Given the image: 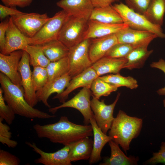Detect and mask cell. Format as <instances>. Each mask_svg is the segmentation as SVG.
Here are the masks:
<instances>
[{
    "mask_svg": "<svg viewBox=\"0 0 165 165\" xmlns=\"http://www.w3.org/2000/svg\"><path fill=\"white\" fill-rule=\"evenodd\" d=\"M33 128L37 136L46 138L51 142L64 145L82 138L93 136L91 125H81L70 121L66 116L61 117L53 123L41 125L35 124Z\"/></svg>",
    "mask_w": 165,
    "mask_h": 165,
    "instance_id": "6da1fadb",
    "label": "cell"
},
{
    "mask_svg": "<svg viewBox=\"0 0 165 165\" xmlns=\"http://www.w3.org/2000/svg\"><path fill=\"white\" fill-rule=\"evenodd\" d=\"M0 83L5 101L15 114L28 118L48 119L56 116L50 115L31 106L26 101L23 89L13 83L0 72Z\"/></svg>",
    "mask_w": 165,
    "mask_h": 165,
    "instance_id": "7a4b0ae2",
    "label": "cell"
},
{
    "mask_svg": "<svg viewBox=\"0 0 165 165\" xmlns=\"http://www.w3.org/2000/svg\"><path fill=\"white\" fill-rule=\"evenodd\" d=\"M142 123V119L129 116L120 110L112 122L108 136L126 153L132 140L139 135Z\"/></svg>",
    "mask_w": 165,
    "mask_h": 165,
    "instance_id": "3957f363",
    "label": "cell"
},
{
    "mask_svg": "<svg viewBox=\"0 0 165 165\" xmlns=\"http://www.w3.org/2000/svg\"><path fill=\"white\" fill-rule=\"evenodd\" d=\"M112 6L120 15L123 23L128 27L135 30L150 31L158 37L165 38V34L161 27L151 23L143 14L135 11L122 2Z\"/></svg>",
    "mask_w": 165,
    "mask_h": 165,
    "instance_id": "277c9868",
    "label": "cell"
},
{
    "mask_svg": "<svg viewBox=\"0 0 165 165\" xmlns=\"http://www.w3.org/2000/svg\"><path fill=\"white\" fill-rule=\"evenodd\" d=\"M89 20L70 15L63 25L57 39L69 49L78 45L84 40Z\"/></svg>",
    "mask_w": 165,
    "mask_h": 165,
    "instance_id": "5b68a950",
    "label": "cell"
},
{
    "mask_svg": "<svg viewBox=\"0 0 165 165\" xmlns=\"http://www.w3.org/2000/svg\"><path fill=\"white\" fill-rule=\"evenodd\" d=\"M70 16L63 9L56 13L34 36L31 38L30 45H42L57 39L63 25Z\"/></svg>",
    "mask_w": 165,
    "mask_h": 165,
    "instance_id": "8992f818",
    "label": "cell"
},
{
    "mask_svg": "<svg viewBox=\"0 0 165 165\" xmlns=\"http://www.w3.org/2000/svg\"><path fill=\"white\" fill-rule=\"evenodd\" d=\"M90 42L91 39H85L69 49L68 56L69 63L68 73L72 79L90 67L93 64L89 54Z\"/></svg>",
    "mask_w": 165,
    "mask_h": 165,
    "instance_id": "52a82bcc",
    "label": "cell"
},
{
    "mask_svg": "<svg viewBox=\"0 0 165 165\" xmlns=\"http://www.w3.org/2000/svg\"><path fill=\"white\" fill-rule=\"evenodd\" d=\"M92 95L90 89L83 87L76 95L69 100L57 106L49 108V112L54 114L59 109L71 108L78 110L83 116L86 125L90 123L94 115L91 107L90 97Z\"/></svg>",
    "mask_w": 165,
    "mask_h": 165,
    "instance_id": "ba28073f",
    "label": "cell"
},
{
    "mask_svg": "<svg viewBox=\"0 0 165 165\" xmlns=\"http://www.w3.org/2000/svg\"><path fill=\"white\" fill-rule=\"evenodd\" d=\"M14 24L25 36L32 38L50 19L47 13H25L10 16Z\"/></svg>",
    "mask_w": 165,
    "mask_h": 165,
    "instance_id": "9c48e42d",
    "label": "cell"
},
{
    "mask_svg": "<svg viewBox=\"0 0 165 165\" xmlns=\"http://www.w3.org/2000/svg\"><path fill=\"white\" fill-rule=\"evenodd\" d=\"M120 95V93H118L114 101L109 105L105 104L104 99L100 101L92 95L91 107L94 118L98 127L105 134L110 129L115 118L113 116V111Z\"/></svg>",
    "mask_w": 165,
    "mask_h": 165,
    "instance_id": "30bf717a",
    "label": "cell"
},
{
    "mask_svg": "<svg viewBox=\"0 0 165 165\" xmlns=\"http://www.w3.org/2000/svg\"><path fill=\"white\" fill-rule=\"evenodd\" d=\"M29 61L28 54L25 51L23 50L19 64L18 71L21 75L25 98L29 105L34 107L39 101L33 86Z\"/></svg>",
    "mask_w": 165,
    "mask_h": 165,
    "instance_id": "8fae6325",
    "label": "cell"
},
{
    "mask_svg": "<svg viewBox=\"0 0 165 165\" xmlns=\"http://www.w3.org/2000/svg\"><path fill=\"white\" fill-rule=\"evenodd\" d=\"M23 50H18L7 55L0 53V71L15 84L22 88L21 77L18 71Z\"/></svg>",
    "mask_w": 165,
    "mask_h": 165,
    "instance_id": "7c38bea8",
    "label": "cell"
},
{
    "mask_svg": "<svg viewBox=\"0 0 165 165\" xmlns=\"http://www.w3.org/2000/svg\"><path fill=\"white\" fill-rule=\"evenodd\" d=\"M118 42L130 44L134 48L146 46L158 37L155 34L148 31L135 30L128 27L116 33Z\"/></svg>",
    "mask_w": 165,
    "mask_h": 165,
    "instance_id": "4fadbf2b",
    "label": "cell"
},
{
    "mask_svg": "<svg viewBox=\"0 0 165 165\" xmlns=\"http://www.w3.org/2000/svg\"><path fill=\"white\" fill-rule=\"evenodd\" d=\"M26 144L32 148L33 150L39 154L40 157L35 159L36 163L44 165H71V162L68 156L69 146L65 145L56 152L48 153L39 148L34 142H26Z\"/></svg>",
    "mask_w": 165,
    "mask_h": 165,
    "instance_id": "5bb4252c",
    "label": "cell"
},
{
    "mask_svg": "<svg viewBox=\"0 0 165 165\" xmlns=\"http://www.w3.org/2000/svg\"><path fill=\"white\" fill-rule=\"evenodd\" d=\"M30 44L31 38L26 37L20 31L14 24L10 16L6 33L5 47L0 53L8 54L16 50H23L26 46Z\"/></svg>",
    "mask_w": 165,
    "mask_h": 165,
    "instance_id": "9a60e30c",
    "label": "cell"
},
{
    "mask_svg": "<svg viewBox=\"0 0 165 165\" xmlns=\"http://www.w3.org/2000/svg\"><path fill=\"white\" fill-rule=\"evenodd\" d=\"M98 77L95 70L90 67L72 78L65 89L53 99H57L60 102L63 103L68 99L69 94L76 89L80 87L90 89L92 82Z\"/></svg>",
    "mask_w": 165,
    "mask_h": 165,
    "instance_id": "2e32d148",
    "label": "cell"
},
{
    "mask_svg": "<svg viewBox=\"0 0 165 165\" xmlns=\"http://www.w3.org/2000/svg\"><path fill=\"white\" fill-rule=\"evenodd\" d=\"M128 27L124 23L108 24L89 20L84 39L95 38L116 34Z\"/></svg>",
    "mask_w": 165,
    "mask_h": 165,
    "instance_id": "e0dca14e",
    "label": "cell"
},
{
    "mask_svg": "<svg viewBox=\"0 0 165 165\" xmlns=\"http://www.w3.org/2000/svg\"><path fill=\"white\" fill-rule=\"evenodd\" d=\"M71 79L72 78L68 72L47 83L41 89L36 92L38 101H41L45 106L51 108L48 102L50 96L54 93L58 94L62 92L68 86Z\"/></svg>",
    "mask_w": 165,
    "mask_h": 165,
    "instance_id": "ac0fdd59",
    "label": "cell"
},
{
    "mask_svg": "<svg viewBox=\"0 0 165 165\" xmlns=\"http://www.w3.org/2000/svg\"><path fill=\"white\" fill-rule=\"evenodd\" d=\"M117 43L116 34L91 40L89 54L92 64L104 57L111 48Z\"/></svg>",
    "mask_w": 165,
    "mask_h": 165,
    "instance_id": "d6986e66",
    "label": "cell"
},
{
    "mask_svg": "<svg viewBox=\"0 0 165 165\" xmlns=\"http://www.w3.org/2000/svg\"><path fill=\"white\" fill-rule=\"evenodd\" d=\"M56 5L71 16L89 19L94 8L90 0H60Z\"/></svg>",
    "mask_w": 165,
    "mask_h": 165,
    "instance_id": "ffe728a7",
    "label": "cell"
},
{
    "mask_svg": "<svg viewBox=\"0 0 165 165\" xmlns=\"http://www.w3.org/2000/svg\"><path fill=\"white\" fill-rule=\"evenodd\" d=\"M93 131L94 141L91 154L89 160L92 164L98 162L101 159V151L105 144L112 140L111 138L104 133L97 125L94 115L90 120Z\"/></svg>",
    "mask_w": 165,
    "mask_h": 165,
    "instance_id": "44dd1931",
    "label": "cell"
},
{
    "mask_svg": "<svg viewBox=\"0 0 165 165\" xmlns=\"http://www.w3.org/2000/svg\"><path fill=\"white\" fill-rule=\"evenodd\" d=\"M127 62L126 58H116L105 56L91 66L98 76L108 73H119Z\"/></svg>",
    "mask_w": 165,
    "mask_h": 165,
    "instance_id": "7402d4cb",
    "label": "cell"
},
{
    "mask_svg": "<svg viewBox=\"0 0 165 165\" xmlns=\"http://www.w3.org/2000/svg\"><path fill=\"white\" fill-rule=\"evenodd\" d=\"M93 144V141L87 137L69 145L68 156L71 161L89 160L92 152Z\"/></svg>",
    "mask_w": 165,
    "mask_h": 165,
    "instance_id": "603a6c76",
    "label": "cell"
},
{
    "mask_svg": "<svg viewBox=\"0 0 165 165\" xmlns=\"http://www.w3.org/2000/svg\"><path fill=\"white\" fill-rule=\"evenodd\" d=\"M89 20L108 24L123 23L120 16L112 5L94 8Z\"/></svg>",
    "mask_w": 165,
    "mask_h": 165,
    "instance_id": "cb8c5ba5",
    "label": "cell"
},
{
    "mask_svg": "<svg viewBox=\"0 0 165 165\" xmlns=\"http://www.w3.org/2000/svg\"><path fill=\"white\" fill-rule=\"evenodd\" d=\"M111 150L110 157L100 165H132L137 164L138 159L134 156H127L121 151L119 145L112 140L108 142Z\"/></svg>",
    "mask_w": 165,
    "mask_h": 165,
    "instance_id": "d4e9b609",
    "label": "cell"
},
{
    "mask_svg": "<svg viewBox=\"0 0 165 165\" xmlns=\"http://www.w3.org/2000/svg\"><path fill=\"white\" fill-rule=\"evenodd\" d=\"M147 47L143 46L134 48L125 57L127 62L123 68L131 70L142 67L153 52V50H148Z\"/></svg>",
    "mask_w": 165,
    "mask_h": 165,
    "instance_id": "484cf974",
    "label": "cell"
},
{
    "mask_svg": "<svg viewBox=\"0 0 165 165\" xmlns=\"http://www.w3.org/2000/svg\"><path fill=\"white\" fill-rule=\"evenodd\" d=\"M42 45L44 53L50 62L59 61L68 56L69 53V49L57 39Z\"/></svg>",
    "mask_w": 165,
    "mask_h": 165,
    "instance_id": "4316f807",
    "label": "cell"
},
{
    "mask_svg": "<svg viewBox=\"0 0 165 165\" xmlns=\"http://www.w3.org/2000/svg\"><path fill=\"white\" fill-rule=\"evenodd\" d=\"M165 12V4L163 0H152L143 15L151 23L161 27Z\"/></svg>",
    "mask_w": 165,
    "mask_h": 165,
    "instance_id": "83f0119b",
    "label": "cell"
},
{
    "mask_svg": "<svg viewBox=\"0 0 165 165\" xmlns=\"http://www.w3.org/2000/svg\"><path fill=\"white\" fill-rule=\"evenodd\" d=\"M23 50L28 54L30 65L33 67L39 66L46 68L50 62L44 53L42 45H28Z\"/></svg>",
    "mask_w": 165,
    "mask_h": 165,
    "instance_id": "f1b7e54d",
    "label": "cell"
},
{
    "mask_svg": "<svg viewBox=\"0 0 165 165\" xmlns=\"http://www.w3.org/2000/svg\"><path fill=\"white\" fill-rule=\"evenodd\" d=\"M46 68L48 74L47 83H49L68 72V56L57 61L50 62Z\"/></svg>",
    "mask_w": 165,
    "mask_h": 165,
    "instance_id": "f546056e",
    "label": "cell"
},
{
    "mask_svg": "<svg viewBox=\"0 0 165 165\" xmlns=\"http://www.w3.org/2000/svg\"><path fill=\"white\" fill-rule=\"evenodd\" d=\"M103 81L118 87L125 86L131 89L137 88L138 84L137 80L131 76L124 77L119 73L99 76Z\"/></svg>",
    "mask_w": 165,
    "mask_h": 165,
    "instance_id": "4dcf8cb0",
    "label": "cell"
},
{
    "mask_svg": "<svg viewBox=\"0 0 165 165\" xmlns=\"http://www.w3.org/2000/svg\"><path fill=\"white\" fill-rule=\"evenodd\" d=\"M118 87L106 82L98 76L92 82L90 90L92 96L99 99L101 96H107L112 92L116 91Z\"/></svg>",
    "mask_w": 165,
    "mask_h": 165,
    "instance_id": "1f68e13d",
    "label": "cell"
},
{
    "mask_svg": "<svg viewBox=\"0 0 165 165\" xmlns=\"http://www.w3.org/2000/svg\"><path fill=\"white\" fill-rule=\"evenodd\" d=\"M33 68L32 78L34 89L36 92L47 83L48 74L46 68L39 66Z\"/></svg>",
    "mask_w": 165,
    "mask_h": 165,
    "instance_id": "d6a6232c",
    "label": "cell"
},
{
    "mask_svg": "<svg viewBox=\"0 0 165 165\" xmlns=\"http://www.w3.org/2000/svg\"><path fill=\"white\" fill-rule=\"evenodd\" d=\"M134 48L130 44L118 42L111 48L105 56L116 58H125Z\"/></svg>",
    "mask_w": 165,
    "mask_h": 165,
    "instance_id": "836d02e7",
    "label": "cell"
},
{
    "mask_svg": "<svg viewBox=\"0 0 165 165\" xmlns=\"http://www.w3.org/2000/svg\"><path fill=\"white\" fill-rule=\"evenodd\" d=\"M3 119L0 117V142L9 148H14L18 145L17 142L11 139L12 133L8 125L2 122Z\"/></svg>",
    "mask_w": 165,
    "mask_h": 165,
    "instance_id": "e575fe53",
    "label": "cell"
},
{
    "mask_svg": "<svg viewBox=\"0 0 165 165\" xmlns=\"http://www.w3.org/2000/svg\"><path fill=\"white\" fill-rule=\"evenodd\" d=\"M3 91L0 88V117L4 120L9 125H11L15 118V114L12 109L6 104Z\"/></svg>",
    "mask_w": 165,
    "mask_h": 165,
    "instance_id": "d590c367",
    "label": "cell"
},
{
    "mask_svg": "<svg viewBox=\"0 0 165 165\" xmlns=\"http://www.w3.org/2000/svg\"><path fill=\"white\" fill-rule=\"evenodd\" d=\"M152 0H125L126 5L135 11L143 14Z\"/></svg>",
    "mask_w": 165,
    "mask_h": 165,
    "instance_id": "8d00e7d4",
    "label": "cell"
},
{
    "mask_svg": "<svg viewBox=\"0 0 165 165\" xmlns=\"http://www.w3.org/2000/svg\"><path fill=\"white\" fill-rule=\"evenodd\" d=\"M20 159L10 152L3 149L0 150V165H19Z\"/></svg>",
    "mask_w": 165,
    "mask_h": 165,
    "instance_id": "74e56055",
    "label": "cell"
},
{
    "mask_svg": "<svg viewBox=\"0 0 165 165\" xmlns=\"http://www.w3.org/2000/svg\"><path fill=\"white\" fill-rule=\"evenodd\" d=\"M150 164L154 165L161 163L165 164V142H162L160 149L156 152L153 153V156L147 161Z\"/></svg>",
    "mask_w": 165,
    "mask_h": 165,
    "instance_id": "f35d334b",
    "label": "cell"
},
{
    "mask_svg": "<svg viewBox=\"0 0 165 165\" xmlns=\"http://www.w3.org/2000/svg\"><path fill=\"white\" fill-rule=\"evenodd\" d=\"M16 9L0 4V18L2 20L9 16H12L24 13Z\"/></svg>",
    "mask_w": 165,
    "mask_h": 165,
    "instance_id": "ab89813d",
    "label": "cell"
},
{
    "mask_svg": "<svg viewBox=\"0 0 165 165\" xmlns=\"http://www.w3.org/2000/svg\"><path fill=\"white\" fill-rule=\"evenodd\" d=\"M4 5L9 7L24 8L29 6L32 0H1Z\"/></svg>",
    "mask_w": 165,
    "mask_h": 165,
    "instance_id": "60d3db41",
    "label": "cell"
},
{
    "mask_svg": "<svg viewBox=\"0 0 165 165\" xmlns=\"http://www.w3.org/2000/svg\"><path fill=\"white\" fill-rule=\"evenodd\" d=\"M9 19L2 21L0 23V50L1 52L4 49L5 43L6 35L9 26Z\"/></svg>",
    "mask_w": 165,
    "mask_h": 165,
    "instance_id": "b9f144b4",
    "label": "cell"
},
{
    "mask_svg": "<svg viewBox=\"0 0 165 165\" xmlns=\"http://www.w3.org/2000/svg\"><path fill=\"white\" fill-rule=\"evenodd\" d=\"M150 66L161 70L165 74V61L163 59L161 58L157 61L152 62ZM157 92L160 95H165V86L159 89Z\"/></svg>",
    "mask_w": 165,
    "mask_h": 165,
    "instance_id": "7bdbcfd3",
    "label": "cell"
},
{
    "mask_svg": "<svg viewBox=\"0 0 165 165\" xmlns=\"http://www.w3.org/2000/svg\"><path fill=\"white\" fill-rule=\"evenodd\" d=\"M119 0H90L94 8L106 6Z\"/></svg>",
    "mask_w": 165,
    "mask_h": 165,
    "instance_id": "ee69618b",
    "label": "cell"
},
{
    "mask_svg": "<svg viewBox=\"0 0 165 165\" xmlns=\"http://www.w3.org/2000/svg\"><path fill=\"white\" fill-rule=\"evenodd\" d=\"M163 104L164 106L165 107V99L163 100Z\"/></svg>",
    "mask_w": 165,
    "mask_h": 165,
    "instance_id": "f6af8a7d",
    "label": "cell"
},
{
    "mask_svg": "<svg viewBox=\"0 0 165 165\" xmlns=\"http://www.w3.org/2000/svg\"><path fill=\"white\" fill-rule=\"evenodd\" d=\"M165 4V0H163Z\"/></svg>",
    "mask_w": 165,
    "mask_h": 165,
    "instance_id": "bcb514c9",
    "label": "cell"
}]
</instances>
